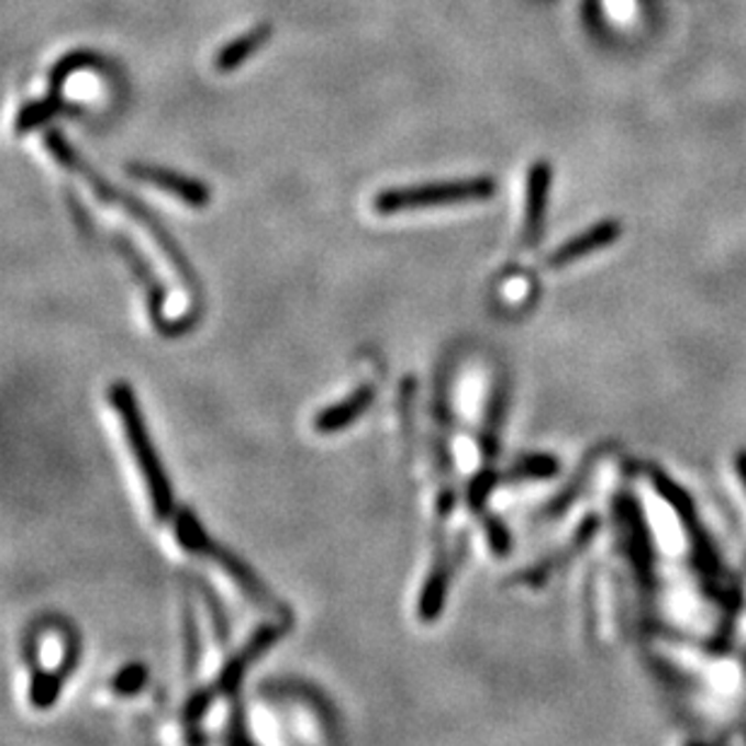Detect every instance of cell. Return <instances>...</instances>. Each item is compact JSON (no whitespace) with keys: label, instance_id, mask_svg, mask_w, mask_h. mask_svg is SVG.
<instances>
[{"label":"cell","instance_id":"cell-8","mask_svg":"<svg viewBox=\"0 0 746 746\" xmlns=\"http://www.w3.org/2000/svg\"><path fill=\"white\" fill-rule=\"evenodd\" d=\"M78 659H80V647H78L76 641L68 638L64 659H60V663L52 671H44L42 667H34L30 703L36 708V711H46V708H52L56 703L60 687H64V681L70 677V671L76 669Z\"/></svg>","mask_w":746,"mask_h":746},{"label":"cell","instance_id":"cell-2","mask_svg":"<svg viewBox=\"0 0 746 746\" xmlns=\"http://www.w3.org/2000/svg\"><path fill=\"white\" fill-rule=\"evenodd\" d=\"M109 401H112V407L119 411L121 415V425H124V435H126V443L131 447V455L136 459L138 469L143 474V481L145 488H148V498L153 503L155 515L160 517L163 522H172L175 512H177V503H175V493H172V486H169L167 474L160 464V457H157V452L151 443V435L145 431V423H143V413L141 407L136 401V394H133V389L126 382H116L109 389Z\"/></svg>","mask_w":746,"mask_h":746},{"label":"cell","instance_id":"cell-13","mask_svg":"<svg viewBox=\"0 0 746 746\" xmlns=\"http://www.w3.org/2000/svg\"><path fill=\"white\" fill-rule=\"evenodd\" d=\"M271 36H274L271 24H259V27L244 32L242 36H237V40H232L230 44L220 48L215 56V68L220 73H230V70L240 68L244 60L259 52V48L271 40Z\"/></svg>","mask_w":746,"mask_h":746},{"label":"cell","instance_id":"cell-1","mask_svg":"<svg viewBox=\"0 0 746 746\" xmlns=\"http://www.w3.org/2000/svg\"><path fill=\"white\" fill-rule=\"evenodd\" d=\"M46 148H48V153H52V155L56 157V160H58L60 165H64L66 169H70V172H76V175H80L85 181H88L90 189L94 191V196H100L102 201L114 203V205L121 208V211H126L131 218H136L138 223L151 232L153 240H155L157 244H160V249L165 252V256L169 259V264H172L175 271L181 276V280H185V283H187L191 290H199V276H196L193 266L189 264V259L185 256V252H181V249L177 247L175 237L169 235V232L163 227L160 220H157V218L148 211V208H145L138 199H133V196H129V193H124V191H119L116 187L109 185V181H107L102 175H97L94 169H92L88 163H85L76 151L70 148L68 141H66L64 136H60L58 131H48V133H46Z\"/></svg>","mask_w":746,"mask_h":746},{"label":"cell","instance_id":"cell-12","mask_svg":"<svg viewBox=\"0 0 746 746\" xmlns=\"http://www.w3.org/2000/svg\"><path fill=\"white\" fill-rule=\"evenodd\" d=\"M619 235H621V225L619 223H602V225H597L592 230H587L584 235L570 240L568 244H563V247L552 256V259H548V266H554V268L566 266V264H570L575 259H580V256H587V254H592L597 249H604Z\"/></svg>","mask_w":746,"mask_h":746},{"label":"cell","instance_id":"cell-4","mask_svg":"<svg viewBox=\"0 0 746 746\" xmlns=\"http://www.w3.org/2000/svg\"><path fill=\"white\" fill-rule=\"evenodd\" d=\"M496 193L491 177L433 181V185H415L401 189H387L375 196V211L379 215H394L403 211H423V208L452 205L464 201H486Z\"/></svg>","mask_w":746,"mask_h":746},{"label":"cell","instance_id":"cell-11","mask_svg":"<svg viewBox=\"0 0 746 746\" xmlns=\"http://www.w3.org/2000/svg\"><path fill=\"white\" fill-rule=\"evenodd\" d=\"M452 570H455V566L449 563V554L445 552L443 546H439L437 556L433 560L431 575H427V580L423 584V592L419 597V619L423 623H433L439 614H443Z\"/></svg>","mask_w":746,"mask_h":746},{"label":"cell","instance_id":"cell-16","mask_svg":"<svg viewBox=\"0 0 746 746\" xmlns=\"http://www.w3.org/2000/svg\"><path fill=\"white\" fill-rule=\"evenodd\" d=\"M94 66H102V58L97 56L94 52H90V48H78V52L66 54L54 66L52 76H48V92L60 94V90H64V85L73 76V73L85 70V68H94Z\"/></svg>","mask_w":746,"mask_h":746},{"label":"cell","instance_id":"cell-9","mask_svg":"<svg viewBox=\"0 0 746 746\" xmlns=\"http://www.w3.org/2000/svg\"><path fill=\"white\" fill-rule=\"evenodd\" d=\"M548 189H552V167L536 163L527 177V211H524V244L534 247L544 232Z\"/></svg>","mask_w":746,"mask_h":746},{"label":"cell","instance_id":"cell-5","mask_svg":"<svg viewBox=\"0 0 746 746\" xmlns=\"http://www.w3.org/2000/svg\"><path fill=\"white\" fill-rule=\"evenodd\" d=\"M286 628H288V623H268V626H261L259 631H256L252 638L244 643L240 650L232 655L223 671H220V677L211 683V693L215 695V699H220V695H235L237 689H240V681L242 677L247 675V669L259 659L266 650H271V647L283 638L286 635Z\"/></svg>","mask_w":746,"mask_h":746},{"label":"cell","instance_id":"cell-17","mask_svg":"<svg viewBox=\"0 0 746 746\" xmlns=\"http://www.w3.org/2000/svg\"><path fill=\"white\" fill-rule=\"evenodd\" d=\"M145 681H148V669H145V665L131 663L112 679V691L119 695H136L145 687Z\"/></svg>","mask_w":746,"mask_h":746},{"label":"cell","instance_id":"cell-15","mask_svg":"<svg viewBox=\"0 0 746 746\" xmlns=\"http://www.w3.org/2000/svg\"><path fill=\"white\" fill-rule=\"evenodd\" d=\"M558 471V461L552 455H530L520 459L515 467H510L500 483H515V481H536V479H552Z\"/></svg>","mask_w":746,"mask_h":746},{"label":"cell","instance_id":"cell-7","mask_svg":"<svg viewBox=\"0 0 746 746\" xmlns=\"http://www.w3.org/2000/svg\"><path fill=\"white\" fill-rule=\"evenodd\" d=\"M112 242H114V247L121 252V256H124V259L129 261V266L133 268V274H136L143 280L145 296H148L151 320H153V324L157 329H160V334H165V336L185 334V329H181V324L165 322V314H163V308H165V288H163L160 280H157V276L151 271V266H148V261L143 259V254L136 247H133L131 240L124 237V235H114Z\"/></svg>","mask_w":746,"mask_h":746},{"label":"cell","instance_id":"cell-18","mask_svg":"<svg viewBox=\"0 0 746 746\" xmlns=\"http://www.w3.org/2000/svg\"><path fill=\"white\" fill-rule=\"evenodd\" d=\"M201 657V643H199V628H196V616L191 604H185V665L189 677L196 675Z\"/></svg>","mask_w":746,"mask_h":746},{"label":"cell","instance_id":"cell-14","mask_svg":"<svg viewBox=\"0 0 746 746\" xmlns=\"http://www.w3.org/2000/svg\"><path fill=\"white\" fill-rule=\"evenodd\" d=\"M64 109H68V107H66L64 100H60V94L58 92H48L44 100L30 102L27 107L20 109L18 121H15V133H18V136H24V133H32L36 129H42L54 116H58L60 112H64Z\"/></svg>","mask_w":746,"mask_h":746},{"label":"cell","instance_id":"cell-10","mask_svg":"<svg viewBox=\"0 0 746 746\" xmlns=\"http://www.w3.org/2000/svg\"><path fill=\"white\" fill-rule=\"evenodd\" d=\"M372 401H375V387L372 385L358 387L348 399L338 401V403H334V407H329V409L316 413L314 431L324 433V435L346 431L348 425L356 423L360 415L372 407Z\"/></svg>","mask_w":746,"mask_h":746},{"label":"cell","instance_id":"cell-6","mask_svg":"<svg viewBox=\"0 0 746 746\" xmlns=\"http://www.w3.org/2000/svg\"><path fill=\"white\" fill-rule=\"evenodd\" d=\"M126 172L138 179L145 181V185H153L157 189H163L167 193L177 196L179 201H185L191 208H205L211 203V189H208L203 181L187 177V175H179L172 172V169H165V167H157V165H143V163H133L126 167Z\"/></svg>","mask_w":746,"mask_h":746},{"label":"cell","instance_id":"cell-3","mask_svg":"<svg viewBox=\"0 0 746 746\" xmlns=\"http://www.w3.org/2000/svg\"><path fill=\"white\" fill-rule=\"evenodd\" d=\"M172 530H175V536H177V542L187 548V552L196 554V556H203L208 560H213L218 568H223L225 575H230L232 580L237 582L240 590L247 594V599H252V602L259 606L261 611H266V614H274V616H280L283 621L290 623V614H288V609L278 602V599L266 590L264 582L256 578L254 570H249L244 563L232 554L227 552V548L223 546H218L211 536L205 534V530L201 527V522L199 517L193 515L191 510L187 508H177L175 512V517H172Z\"/></svg>","mask_w":746,"mask_h":746}]
</instances>
